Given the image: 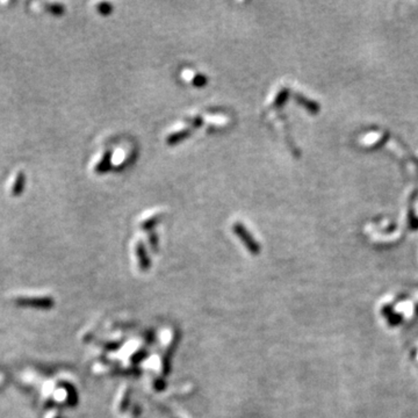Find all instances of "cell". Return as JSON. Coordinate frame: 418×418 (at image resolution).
<instances>
[{
    "mask_svg": "<svg viewBox=\"0 0 418 418\" xmlns=\"http://www.w3.org/2000/svg\"><path fill=\"white\" fill-rule=\"evenodd\" d=\"M192 135V128H187V129H181L179 132H176V133H172L170 136H167L166 138V143L168 145H177L181 143L183 141H185L186 138H188L189 136Z\"/></svg>",
    "mask_w": 418,
    "mask_h": 418,
    "instance_id": "obj_2",
    "label": "cell"
},
{
    "mask_svg": "<svg viewBox=\"0 0 418 418\" xmlns=\"http://www.w3.org/2000/svg\"><path fill=\"white\" fill-rule=\"evenodd\" d=\"M289 95V91L287 90V88H282V90L278 93L277 98L274 99V103H273V107H277V108H280L285 105L287 98H288Z\"/></svg>",
    "mask_w": 418,
    "mask_h": 418,
    "instance_id": "obj_5",
    "label": "cell"
},
{
    "mask_svg": "<svg viewBox=\"0 0 418 418\" xmlns=\"http://www.w3.org/2000/svg\"><path fill=\"white\" fill-rule=\"evenodd\" d=\"M157 240H158V237L157 236H156L155 234H151V245H153V248H154V250H157Z\"/></svg>",
    "mask_w": 418,
    "mask_h": 418,
    "instance_id": "obj_11",
    "label": "cell"
},
{
    "mask_svg": "<svg viewBox=\"0 0 418 418\" xmlns=\"http://www.w3.org/2000/svg\"><path fill=\"white\" fill-rule=\"evenodd\" d=\"M234 232L236 234V236L242 240V243L245 245V248L248 249V251L251 253V255H258L260 252V247L259 244L256 242V239L253 238V236L249 232V230L247 229L245 227H244L242 223H235L234 225Z\"/></svg>",
    "mask_w": 418,
    "mask_h": 418,
    "instance_id": "obj_1",
    "label": "cell"
},
{
    "mask_svg": "<svg viewBox=\"0 0 418 418\" xmlns=\"http://www.w3.org/2000/svg\"><path fill=\"white\" fill-rule=\"evenodd\" d=\"M136 255L138 257L139 266H141L143 271H146V269L150 267V258H149V256H147V253H146L144 244H143L141 240H139L137 247H136Z\"/></svg>",
    "mask_w": 418,
    "mask_h": 418,
    "instance_id": "obj_3",
    "label": "cell"
},
{
    "mask_svg": "<svg viewBox=\"0 0 418 418\" xmlns=\"http://www.w3.org/2000/svg\"><path fill=\"white\" fill-rule=\"evenodd\" d=\"M204 124V121H202V117L201 116H196L195 119L192 121V129H198L200 128V127Z\"/></svg>",
    "mask_w": 418,
    "mask_h": 418,
    "instance_id": "obj_10",
    "label": "cell"
},
{
    "mask_svg": "<svg viewBox=\"0 0 418 418\" xmlns=\"http://www.w3.org/2000/svg\"><path fill=\"white\" fill-rule=\"evenodd\" d=\"M192 83H193V85L195 86V87L201 88V87H204V86L207 85V83H208V78H207L205 75L198 73V75L195 76V77L193 78Z\"/></svg>",
    "mask_w": 418,
    "mask_h": 418,
    "instance_id": "obj_6",
    "label": "cell"
},
{
    "mask_svg": "<svg viewBox=\"0 0 418 418\" xmlns=\"http://www.w3.org/2000/svg\"><path fill=\"white\" fill-rule=\"evenodd\" d=\"M112 168V153L111 151H107L106 154L104 155L101 162L96 165L95 172L99 173V175H103V173H106Z\"/></svg>",
    "mask_w": 418,
    "mask_h": 418,
    "instance_id": "obj_4",
    "label": "cell"
},
{
    "mask_svg": "<svg viewBox=\"0 0 418 418\" xmlns=\"http://www.w3.org/2000/svg\"><path fill=\"white\" fill-rule=\"evenodd\" d=\"M295 99L298 100V103H300L301 105H303V106L305 107H307V108H309L310 111H312L315 113V111H317V105H315V104H311V101H309V100H307V99H305L303 98L302 95H297L295 96Z\"/></svg>",
    "mask_w": 418,
    "mask_h": 418,
    "instance_id": "obj_7",
    "label": "cell"
},
{
    "mask_svg": "<svg viewBox=\"0 0 418 418\" xmlns=\"http://www.w3.org/2000/svg\"><path fill=\"white\" fill-rule=\"evenodd\" d=\"M98 10H99V12H100L101 14L108 15V14L111 13V12L113 11V6L111 5V4H108V3H103V4H100V5L98 6Z\"/></svg>",
    "mask_w": 418,
    "mask_h": 418,
    "instance_id": "obj_9",
    "label": "cell"
},
{
    "mask_svg": "<svg viewBox=\"0 0 418 418\" xmlns=\"http://www.w3.org/2000/svg\"><path fill=\"white\" fill-rule=\"evenodd\" d=\"M160 219V217L159 216H154V217H151V218H149V219H145L144 222H143V225H142V228L144 230H150V229H153V228L157 225V222L159 221Z\"/></svg>",
    "mask_w": 418,
    "mask_h": 418,
    "instance_id": "obj_8",
    "label": "cell"
}]
</instances>
